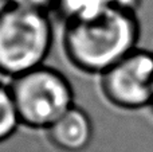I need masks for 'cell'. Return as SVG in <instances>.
<instances>
[{"label": "cell", "instance_id": "6da1fadb", "mask_svg": "<svg viewBox=\"0 0 153 152\" xmlns=\"http://www.w3.org/2000/svg\"><path fill=\"white\" fill-rule=\"evenodd\" d=\"M138 35L134 11L111 7L89 18L66 22L63 47L79 70L103 74L136 50Z\"/></svg>", "mask_w": 153, "mask_h": 152}, {"label": "cell", "instance_id": "7a4b0ae2", "mask_svg": "<svg viewBox=\"0 0 153 152\" xmlns=\"http://www.w3.org/2000/svg\"><path fill=\"white\" fill-rule=\"evenodd\" d=\"M53 43L46 12L5 5L0 11V73L19 77L43 66Z\"/></svg>", "mask_w": 153, "mask_h": 152}, {"label": "cell", "instance_id": "3957f363", "mask_svg": "<svg viewBox=\"0 0 153 152\" xmlns=\"http://www.w3.org/2000/svg\"><path fill=\"white\" fill-rule=\"evenodd\" d=\"M20 124L48 129L73 108L69 81L51 67L39 66L13 78L10 86Z\"/></svg>", "mask_w": 153, "mask_h": 152}, {"label": "cell", "instance_id": "277c9868", "mask_svg": "<svg viewBox=\"0 0 153 152\" xmlns=\"http://www.w3.org/2000/svg\"><path fill=\"white\" fill-rule=\"evenodd\" d=\"M101 89L109 102L122 109L153 104V54L137 50L101 74Z\"/></svg>", "mask_w": 153, "mask_h": 152}, {"label": "cell", "instance_id": "5b68a950", "mask_svg": "<svg viewBox=\"0 0 153 152\" xmlns=\"http://www.w3.org/2000/svg\"><path fill=\"white\" fill-rule=\"evenodd\" d=\"M50 140L67 152L83 151L93 137L90 117L82 109L73 107L47 129Z\"/></svg>", "mask_w": 153, "mask_h": 152}, {"label": "cell", "instance_id": "8992f818", "mask_svg": "<svg viewBox=\"0 0 153 152\" xmlns=\"http://www.w3.org/2000/svg\"><path fill=\"white\" fill-rule=\"evenodd\" d=\"M140 0H58L56 8L65 20L89 18L111 7H124L136 10Z\"/></svg>", "mask_w": 153, "mask_h": 152}, {"label": "cell", "instance_id": "52a82bcc", "mask_svg": "<svg viewBox=\"0 0 153 152\" xmlns=\"http://www.w3.org/2000/svg\"><path fill=\"white\" fill-rule=\"evenodd\" d=\"M20 124L11 89L0 83V143L13 135Z\"/></svg>", "mask_w": 153, "mask_h": 152}, {"label": "cell", "instance_id": "ba28073f", "mask_svg": "<svg viewBox=\"0 0 153 152\" xmlns=\"http://www.w3.org/2000/svg\"><path fill=\"white\" fill-rule=\"evenodd\" d=\"M5 1H7V5L40 11L46 13L51 8H56V4H58V0H5Z\"/></svg>", "mask_w": 153, "mask_h": 152}, {"label": "cell", "instance_id": "9c48e42d", "mask_svg": "<svg viewBox=\"0 0 153 152\" xmlns=\"http://www.w3.org/2000/svg\"><path fill=\"white\" fill-rule=\"evenodd\" d=\"M152 105H153V104H152Z\"/></svg>", "mask_w": 153, "mask_h": 152}]
</instances>
